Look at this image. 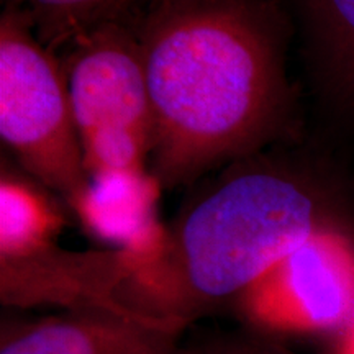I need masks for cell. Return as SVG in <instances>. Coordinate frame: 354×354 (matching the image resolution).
<instances>
[{"label":"cell","instance_id":"5bb4252c","mask_svg":"<svg viewBox=\"0 0 354 354\" xmlns=\"http://www.w3.org/2000/svg\"><path fill=\"white\" fill-rule=\"evenodd\" d=\"M141 2H153V0H112V3H110L107 13H105L104 20H110L113 19V17L120 15L128 8L135 6V3H141Z\"/></svg>","mask_w":354,"mask_h":354},{"label":"cell","instance_id":"8992f818","mask_svg":"<svg viewBox=\"0 0 354 354\" xmlns=\"http://www.w3.org/2000/svg\"><path fill=\"white\" fill-rule=\"evenodd\" d=\"M128 277L130 266L120 251L69 253L50 243L24 258L0 261V297L8 307L140 313L120 302Z\"/></svg>","mask_w":354,"mask_h":354},{"label":"cell","instance_id":"4fadbf2b","mask_svg":"<svg viewBox=\"0 0 354 354\" xmlns=\"http://www.w3.org/2000/svg\"><path fill=\"white\" fill-rule=\"evenodd\" d=\"M210 354H271V351L254 343H233Z\"/></svg>","mask_w":354,"mask_h":354},{"label":"cell","instance_id":"3957f363","mask_svg":"<svg viewBox=\"0 0 354 354\" xmlns=\"http://www.w3.org/2000/svg\"><path fill=\"white\" fill-rule=\"evenodd\" d=\"M0 136L21 166L68 203L88 172L66 74L17 13L0 24Z\"/></svg>","mask_w":354,"mask_h":354},{"label":"cell","instance_id":"5b68a950","mask_svg":"<svg viewBox=\"0 0 354 354\" xmlns=\"http://www.w3.org/2000/svg\"><path fill=\"white\" fill-rule=\"evenodd\" d=\"M269 333H342L354 318V241L323 223L236 297Z\"/></svg>","mask_w":354,"mask_h":354},{"label":"cell","instance_id":"6da1fadb","mask_svg":"<svg viewBox=\"0 0 354 354\" xmlns=\"http://www.w3.org/2000/svg\"><path fill=\"white\" fill-rule=\"evenodd\" d=\"M138 43L153 112V174L196 179L269 138L286 82L264 0H153Z\"/></svg>","mask_w":354,"mask_h":354},{"label":"cell","instance_id":"277c9868","mask_svg":"<svg viewBox=\"0 0 354 354\" xmlns=\"http://www.w3.org/2000/svg\"><path fill=\"white\" fill-rule=\"evenodd\" d=\"M88 176L146 169L153 112L136 39L104 25L81 39L66 73Z\"/></svg>","mask_w":354,"mask_h":354},{"label":"cell","instance_id":"52a82bcc","mask_svg":"<svg viewBox=\"0 0 354 354\" xmlns=\"http://www.w3.org/2000/svg\"><path fill=\"white\" fill-rule=\"evenodd\" d=\"M184 323L145 313L74 310L2 326L0 354H189Z\"/></svg>","mask_w":354,"mask_h":354},{"label":"cell","instance_id":"9c48e42d","mask_svg":"<svg viewBox=\"0 0 354 354\" xmlns=\"http://www.w3.org/2000/svg\"><path fill=\"white\" fill-rule=\"evenodd\" d=\"M64 216L48 194L30 180L2 172L0 179V261L32 254L55 243Z\"/></svg>","mask_w":354,"mask_h":354},{"label":"cell","instance_id":"30bf717a","mask_svg":"<svg viewBox=\"0 0 354 354\" xmlns=\"http://www.w3.org/2000/svg\"><path fill=\"white\" fill-rule=\"evenodd\" d=\"M335 87L354 100V0H304Z\"/></svg>","mask_w":354,"mask_h":354},{"label":"cell","instance_id":"ba28073f","mask_svg":"<svg viewBox=\"0 0 354 354\" xmlns=\"http://www.w3.org/2000/svg\"><path fill=\"white\" fill-rule=\"evenodd\" d=\"M161 189L146 169L100 172L69 203L88 234L125 254L130 277L161 258L169 243V230L158 218Z\"/></svg>","mask_w":354,"mask_h":354},{"label":"cell","instance_id":"7a4b0ae2","mask_svg":"<svg viewBox=\"0 0 354 354\" xmlns=\"http://www.w3.org/2000/svg\"><path fill=\"white\" fill-rule=\"evenodd\" d=\"M323 223L308 189L284 172L248 167L194 202L165 253L120 290L128 308L189 325L236 299Z\"/></svg>","mask_w":354,"mask_h":354},{"label":"cell","instance_id":"7c38bea8","mask_svg":"<svg viewBox=\"0 0 354 354\" xmlns=\"http://www.w3.org/2000/svg\"><path fill=\"white\" fill-rule=\"evenodd\" d=\"M330 354H354V318L349 325L338 335L333 349Z\"/></svg>","mask_w":354,"mask_h":354},{"label":"cell","instance_id":"8fae6325","mask_svg":"<svg viewBox=\"0 0 354 354\" xmlns=\"http://www.w3.org/2000/svg\"><path fill=\"white\" fill-rule=\"evenodd\" d=\"M35 6L53 26H77L104 20L112 0H33Z\"/></svg>","mask_w":354,"mask_h":354}]
</instances>
